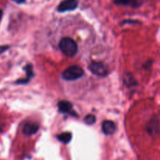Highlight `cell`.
<instances>
[{
    "label": "cell",
    "mask_w": 160,
    "mask_h": 160,
    "mask_svg": "<svg viewBox=\"0 0 160 160\" xmlns=\"http://www.w3.org/2000/svg\"><path fill=\"white\" fill-rule=\"evenodd\" d=\"M59 48L65 56L73 57L78 51V44L71 38L64 37L59 41Z\"/></svg>",
    "instance_id": "cell-1"
},
{
    "label": "cell",
    "mask_w": 160,
    "mask_h": 160,
    "mask_svg": "<svg viewBox=\"0 0 160 160\" xmlns=\"http://www.w3.org/2000/svg\"><path fill=\"white\" fill-rule=\"evenodd\" d=\"M58 109L59 111L62 113L70 114L71 116H78L73 111V104L70 102L66 101V100H62V101L58 102Z\"/></svg>",
    "instance_id": "cell-6"
},
{
    "label": "cell",
    "mask_w": 160,
    "mask_h": 160,
    "mask_svg": "<svg viewBox=\"0 0 160 160\" xmlns=\"http://www.w3.org/2000/svg\"><path fill=\"white\" fill-rule=\"evenodd\" d=\"M84 121L88 125H93L96 122V118H95V117L93 114H88V115H87L84 117Z\"/></svg>",
    "instance_id": "cell-13"
},
{
    "label": "cell",
    "mask_w": 160,
    "mask_h": 160,
    "mask_svg": "<svg viewBox=\"0 0 160 160\" xmlns=\"http://www.w3.org/2000/svg\"><path fill=\"white\" fill-rule=\"evenodd\" d=\"M2 17V11L1 9H0V20H1Z\"/></svg>",
    "instance_id": "cell-16"
},
{
    "label": "cell",
    "mask_w": 160,
    "mask_h": 160,
    "mask_svg": "<svg viewBox=\"0 0 160 160\" xmlns=\"http://www.w3.org/2000/svg\"><path fill=\"white\" fill-rule=\"evenodd\" d=\"M78 6V0H63L57 6V11L59 12H64L67 11H73Z\"/></svg>",
    "instance_id": "cell-4"
},
{
    "label": "cell",
    "mask_w": 160,
    "mask_h": 160,
    "mask_svg": "<svg viewBox=\"0 0 160 160\" xmlns=\"http://www.w3.org/2000/svg\"><path fill=\"white\" fill-rule=\"evenodd\" d=\"M23 70L26 72V78L24 79H20L16 82V84H26L29 82L31 80V78L34 76V71H33V67L31 63H28V65L25 66L24 69Z\"/></svg>",
    "instance_id": "cell-9"
},
{
    "label": "cell",
    "mask_w": 160,
    "mask_h": 160,
    "mask_svg": "<svg viewBox=\"0 0 160 160\" xmlns=\"http://www.w3.org/2000/svg\"><path fill=\"white\" fill-rule=\"evenodd\" d=\"M57 139L63 144H68L72 139V134L70 132H63L57 135Z\"/></svg>",
    "instance_id": "cell-12"
},
{
    "label": "cell",
    "mask_w": 160,
    "mask_h": 160,
    "mask_svg": "<svg viewBox=\"0 0 160 160\" xmlns=\"http://www.w3.org/2000/svg\"><path fill=\"white\" fill-rule=\"evenodd\" d=\"M84 71L79 66H71L64 70L62 73V78L65 81H76L84 75Z\"/></svg>",
    "instance_id": "cell-2"
},
{
    "label": "cell",
    "mask_w": 160,
    "mask_h": 160,
    "mask_svg": "<svg viewBox=\"0 0 160 160\" xmlns=\"http://www.w3.org/2000/svg\"><path fill=\"white\" fill-rule=\"evenodd\" d=\"M147 131L152 137L159 135V120L156 116H153L147 124Z\"/></svg>",
    "instance_id": "cell-5"
},
{
    "label": "cell",
    "mask_w": 160,
    "mask_h": 160,
    "mask_svg": "<svg viewBox=\"0 0 160 160\" xmlns=\"http://www.w3.org/2000/svg\"><path fill=\"white\" fill-rule=\"evenodd\" d=\"M143 0H115L114 3L116 5L131 6L132 8H138L142 6Z\"/></svg>",
    "instance_id": "cell-10"
},
{
    "label": "cell",
    "mask_w": 160,
    "mask_h": 160,
    "mask_svg": "<svg viewBox=\"0 0 160 160\" xmlns=\"http://www.w3.org/2000/svg\"><path fill=\"white\" fill-rule=\"evenodd\" d=\"M123 84L128 88H132L137 85V81L131 73H126L123 75Z\"/></svg>",
    "instance_id": "cell-11"
},
{
    "label": "cell",
    "mask_w": 160,
    "mask_h": 160,
    "mask_svg": "<svg viewBox=\"0 0 160 160\" xmlns=\"http://www.w3.org/2000/svg\"><path fill=\"white\" fill-rule=\"evenodd\" d=\"M102 132L106 135H112L117 131V125L113 121L106 120L102 124Z\"/></svg>",
    "instance_id": "cell-7"
},
{
    "label": "cell",
    "mask_w": 160,
    "mask_h": 160,
    "mask_svg": "<svg viewBox=\"0 0 160 160\" xmlns=\"http://www.w3.org/2000/svg\"><path fill=\"white\" fill-rule=\"evenodd\" d=\"M39 125L33 122H28L23 127V133L27 136H31L38 131Z\"/></svg>",
    "instance_id": "cell-8"
},
{
    "label": "cell",
    "mask_w": 160,
    "mask_h": 160,
    "mask_svg": "<svg viewBox=\"0 0 160 160\" xmlns=\"http://www.w3.org/2000/svg\"><path fill=\"white\" fill-rule=\"evenodd\" d=\"M9 45H0V55H1L2 53L5 52L6 50L9 49Z\"/></svg>",
    "instance_id": "cell-14"
},
{
    "label": "cell",
    "mask_w": 160,
    "mask_h": 160,
    "mask_svg": "<svg viewBox=\"0 0 160 160\" xmlns=\"http://www.w3.org/2000/svg\"><path fill=\"white\" fill-rule=\"evenodd\" d=\"M88 69L93 74L98 77H106L109 73L107 67L101 62H92L88 66Z\"/></svg>",
    "instance_id": "cell-3"
},
{
    "label": "cell",
    "mask_w": 160,
    "mask_h": 160,
    "mask_svg": "<svg viewBox=\"0 0 160 160\" xmlns=\"http://www.w3.org/2000/svg\"><path fill=\"white\" fill-rule=\"evenodd\" d=\"M14 2L17 3V4H22V3L25 2V0H12Z\"/></svg>",
    "instance_id": "cell-15"
}]
</instances>
